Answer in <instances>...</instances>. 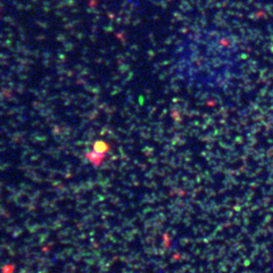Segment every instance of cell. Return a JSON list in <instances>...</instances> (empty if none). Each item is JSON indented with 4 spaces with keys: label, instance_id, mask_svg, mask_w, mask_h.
<instances>
[{
    "label": "cell",
    "instance_id": "6da1fadb",
    "mask_svg": "<svg viewBox=\"0 0 273 273\" xmlns=\"http://www.w3.org/2000/svg\"><path fill=\"white\" fill-rule=\"evenodd\" d=\"M237 51L229 39L214 30L192 32L174 51V70L185 82L203 90L224 88L237 72Z\"/></svg>",
    "mask_w": 273,
    "mask_h": 273
}]
</instances>
